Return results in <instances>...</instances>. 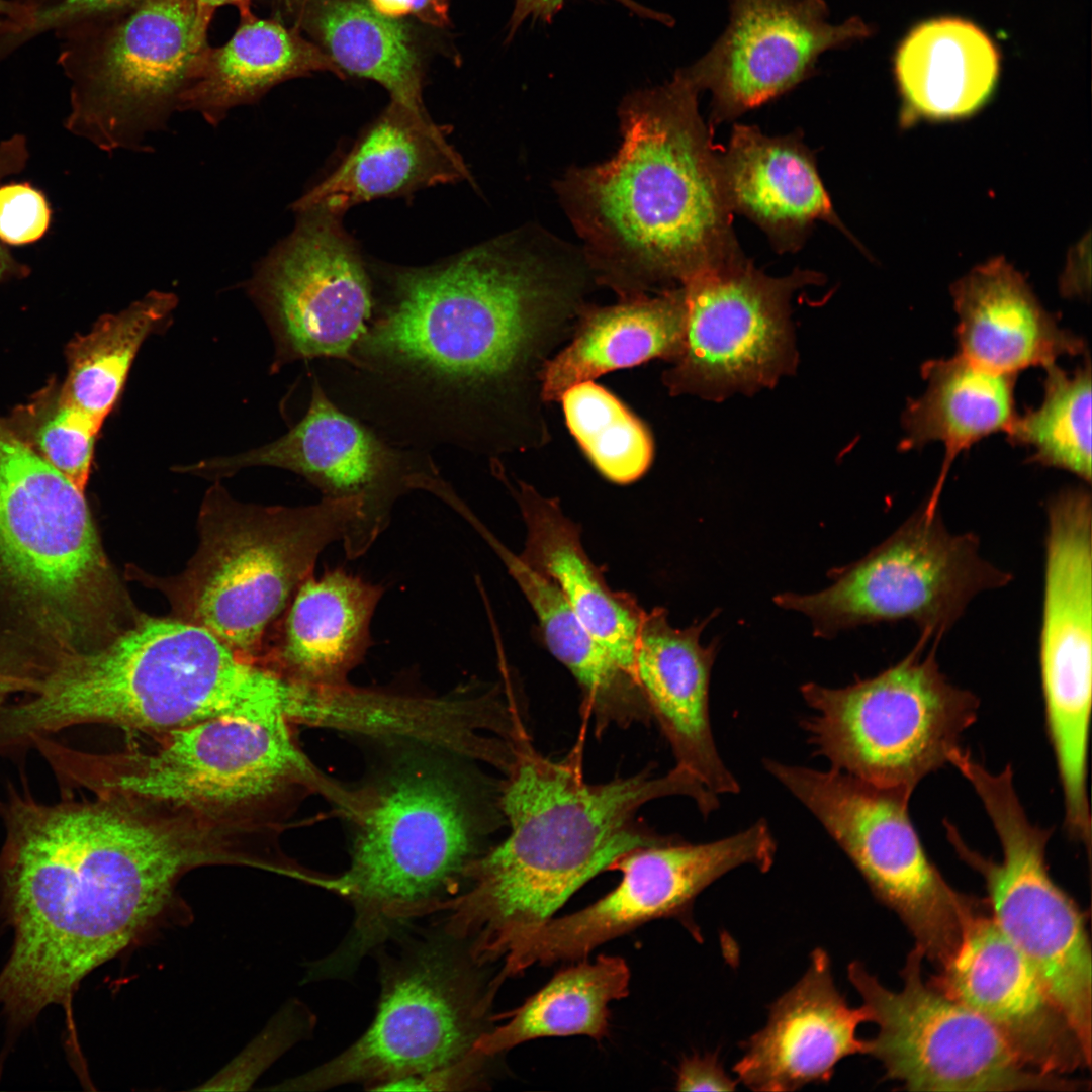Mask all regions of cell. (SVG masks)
Here are the masks:
<instances>
[{
  "label": "cell",
  "instance_id": "83f0119b",
  "mask_svg": "<svg viewBox=\"0 0 1092 1092\" xmlns=\"http://www.w3.org/2000/svg\"><path fill=\"white\" fill-rule=\"evenodd\" d=\"M720 165L731 210L758 224L779 251L798 249L816 220L842 226L800 138L734 125Z\"/></svg>",
  "mask_w": 1092,
  "mask_h": 1092
},
{
  "label": "cell",
  "instance_id": "8992f818",
  "mask_svg": "<svg viewBox=\"0 0 1092 1092\" xmlns=\"http://www.w3.org/2000/svg\"><path fill=\"white\" fill-rule=\"evenodd\" d=\"M140 615L84 491L0 418V651L43 674Z\"/></svg>",
  "mask_w": 1092,
  "mask_h": 1092
},
{
  "label": "cell",
  "instance_id": "44dd1931",
  "mask_svg": "<svg viewBox=\"0 0 1092 1092\" xmlns=\"http://www.w3.org/2000/svg\"><path fill=\"white\" fill-rule=\"evenodd\" d=\"M250 466L294 472L315 486L323 497L360 499L362 520L344 548L351 559L372 545L387 526L391 509L401 495L424 489L431 478L439 475L429 452L385 441L337 406L313 376L306 413L282 437L244 453L178 467L177 471L222 477Z\"/></svg>",
  "mask_w": 1092,
  "mask_h": 1092
},
{
  "label": "cell",
  "instance_id": "d6986e66",
  "mask_svg": "<svg viewBox=\"0 0 1092 1092\" xmlns=\"http://www.w3.org/2000/svg\"><path fill=\"white\" fill-rule=\"evenodd\" d=\"M1038 661L1061 788L1085 789L1092 707V499L1072 486L1045 504Z\"/></svg>",
  "mask_w": 1092,
  "mask_h": 1092
},
{
  "label": "cell",
  "instance_id": "4dcf8cb0",
  "mask_svg": "<svg viewBox=\"0 0 1092 1092\" xmlns=\"http://www.w3.org/2000/svg\"><path fill=\"white\" fill-rule=\"evenodd\" d=\"M892 65L906 125L979 111L995 92L1001 54L971 20L942 16L914 25L899 42Z\"/></svg>",
  "mask_w": 1092,
  "mask_h": 1092
},
{
  "label": "cell",
  "instance_id": "8d00e7d4",
  "mask_svg": "<svg viewBox=\"0 0 1092 1092\" xmlns=\"http://www.w3.org/2000/svg\"><path fill=\"white\" fill-rule=\"evenodd\" d=\"M177 302L175 294L153 290L119 312L100 316L90 332L76 336L66 347L68 373L59 386L60 400L102 426L122 393L142 344Z\"/></svg>",
  "mask_w": 1092,
  "mask_h": 1092
},
{
  "label": "cell",
  "instance_id": "7402d4cb",
  "mask_svg": "<svg viewBox=\"0 0 1092 1092\" xmlns=\"http://www.w3.org/2000/svg\"><path fill=\"white\" fill-rule=\"evenodd\" d=\"M728 21L684 73L711 95V122L730 121L791 91L821 57L874 33L860 16L833 22L826 0H727Z\"/></svg>",
  "mask_w": 1092,
  "mask_h": 1092
},
{
  "label": "cell",
  "instance_id": "603a6c76",
  "mask_svg": "<svg viewBox=\"0 0 1092 1092\" xmlns=\"http://www.w3.org/2000/svg\"><path fill=\"white\" fill-rule=\"evenodd\" d=\"M931 981L989 1021L1028 1066L1069 1076L1090 1067L1087 1053L1039 974L980 915L952 959Z\"/></svg>",
  "mask_w": 1092,
  "mask_h": 1092
},
{
  "label": "cell",
  "instance_id": "f907efd6",
  "mask_svg": "<svg viewBox=\"0 0 1092 1092\" xmlns=\"http://www.w3.org/2000/svg\"><path fill=\"white\" fill-rule=\"evenodd\" d=\"M275 1V0H274ZM289 11H299L309 0H276Z\"/></svg>",
  "mask_w": 1092,
  "mask_h": 1092
},
{
  "label": "cell",
  "instance_id": "ffe728a7",
  "mask_svg": "<svg viewBox=\"0 0 1092 1092\" xmlns=\"http://www.w3.org/2000/svg\"><path fill=\"white\" fill-rule=\"evenodd\" d=\"M294 212L293 231L257 262L246 283L273 335V370L299 360L345 359L373 303L371 271L341 215Z\"/></svg>",
  "mask_w": 1092,
  "mask_h": 1092
},
{
  "label": "cell",
  "instance_id": "bcb514c9",
  "mask_svg": "<svg viewBox=\"0 0 1092 1092\" xmlns=\"http://www.w3.org/2000/svg\"><path fill=\"white\" fill-rule=\"evenodd\" d=\"M29 158L27 140L14 134L0 143V182L7 176L20 173ZM31 269L15 259L8 248L0 242V283L28 276Z\"/></svg>",
  "mask_w": 1092,
  "mask_h": 1092
},
{
  "label": "cell",
  "instance_id": "2e32d148",
  "mask_svg": "<svg viewBox=\"0 0 1092 1092\" xmlns=\"http://www.w3.org/2000/svg\"><path fill=\"white\" fill-rule=\"evenodd\" d=\"M915 945L900 976L885 987L858 961L848 980L861 997L868 1021L878 1026L866 1054L881 1062L887 1079L913 1091H1080L1089 1082L1040 1072L1024 1063L979 1013L923 976Z\"/></svg>",
  "mask_w": 1092,
  "mask_h": 1092
},
{
  "label": "cell",
  "instance_id": "6da1fadb",
  "mask_svg": "<svg viewBox=\"0 0 1092 1092\" xmlns=\"http://www.w3.org/2000/svg\"><path fill=\"white\" fill-rule=\"evenodd\" d=\"M371 277L364 333L313 373L337 406L390 444L429 453L494 458L549 440L542 373L588 305L577 252L524 228Z\"/></svg>",
  "mask_w": 1092,
  "mask_h": 1092
},
{
  "label": "cell",
  "instance_id": "4316f807",
  "mask_svg": "<svg viewBox=\"0 0 1092 1092\" xmlns=\"http://www.w3.org/2000/svg\"><path fill=\"white\" fill-rule=\"evenodd\" d=\"M950 291L958 354L982 367L1016 375L1060 356L1088 354L1085 341L1059 326L1004 258L972 269Z\"/></svg>",
  "mask_w": 1092,
  "mask_h": 1092
},
{
  "label": "cell",
  "instance_id": "7a4b0ae2",
  "mask_svg": "<svg viewBox=\"0 0 1092 1092\" xmlns=\"http://www.w3.org/2000/svg\"><path fill=\"white\" fill-rule=\"evenodd\" d=\"M4 817L1 881L15 936L0 1005L17 1020L68 1003L162 911L182 874L230 856L222 826L112 796L44 805L14 795Z\"/></svg>",
  "mask_w": 1092,
  "mask_h": 1092
},
{
  "label": "cell",
  "instance_id": "ac0fdd59",
  "mask_svg": "<svg viewBox=\"0 0 1092 1092\" xmlns=\"http://www.w3.org/2000/svg\"><path fill=\"white\" fill-rule=\"evenodd\" d=\"M819 277L800 270L770 277L738 252L685 281L684 345L663 373L670 393L720 400L772 386L793 372L790 299Z\"/></svg>",
  "mask_w": 1092,
  "mask_h": 1092
},
{
  "label": "cell",
  "instance_id": "5bb4252c",
  "mask_svg": "<svg viewBox=\"0 0 1092 1092\" xmlns=\"http://www.w3.org/2000/svg\"><path fill=\"white\" fill-rule=\"evenodd\" d=\"M763 765L822 824L924 958L943 968L983 913L981 902L952 888L927 855L909 815L912 795L833 768L772 759Z\"/></svg>",
  "mask_w": 1092,
  "mask_h": 1092
},
{
  "label": "cell",
  "instance_id": "f6af8a7d",
  "mask_svg": "<svg viewBox=\"0 0 1092 1092\" xmlns=\"http://www.w3.org/2000/svg\"><path fill=\"white\" fill-rule=\"evenodd\" d=\"M567 0H515L514 9L509 21L507 39H511L516 31L527 19L541 20L551 23L554 16L562 9ZM626 7L639 17L657 21L663 25L672 26V16L646 7L635 0H613Z\"/></svg>",
  "mask_w": 1092,
  "mask_h": 1092
},
{
  "label": "cell",
  "instance_id": "cb8c5ba5",
  "mask_svg": "<svg viewBox=\"0 0 1092 1092\" xmlns=\"http://www.w3.org/2000/svg\"><path fill=\"white\" fill-rule=\"evenodd\" d=\"M766 1025L742 1043L732 1070L754 1091H793L827 1083L842 1059L866 1054L858 1025L868 1021L835 986L830 959L815 948L803 977L768 1007Z\"/></svg>",
  "mask_w": 1092,
  "mask_h": 1092
},
{
  "label": "cell",
  "instance_id": "7c38bea8",
  "mask_svg": "<svg viewBox=\"0 0 1092 1092\" xmlns=\"http://www.w3.org/2000/svg\"><path fill=\"white\" fill-rule=\"evenodd\" d=\"M919 637L900 661L844 688L801 687L811 714L802 729L831 768L913 794L978 718L979 698L954 686L936 660L938 644Z\"/></svg>",
  "mask_w": 1092,
  "mask_h": 1092
},
{
  "label": "cell",
  "instance_id": "ee69618b",
  "mask_svg": "<svg viewBox=\"0 0 1092 1092\" xmlns=\"http://www.w3.org/2000/svg\"><path fill=\"white\" fill-rule=\"evenodd\" d=\"M738 1081L724 1070L718 1053L694 1054L682 1059L676 1072L678 1091H734Z\"/></svg>",
  "mask_w": 1092,
  "mask_h": 1092
},
{
  "label": "cell",
  "instance_id": "4fadbf2b",
  "mask_svg": "<svg viewBox=\"0 0 1092 1092\" xmlns=\"http://www.w3.org/2000/svg\"><path fill=\"white\" fill-rule=\"evenodd\" d=\"M951 765L978 795L1002 858L993 860L971 848L948 821L946 837L959 857L982 876L994 923L1039 974L1092 1056L1091 944L1083 913L1050 875L1046 846L1053 829L1027 816L1010 764L994 774L962 750Z\"/></svg>",
  "mask_w": 1092,
  "mask_h": 1092
},
{
  "label": "cell",
  "instance_id": "f1b7e54d",
  "mask_svg": "<svg viewBox=\"0 0 1092 1092\" xmlns=\"http://www.w3.org/2000/svg\"><path fill=\"white\" fill-rule=\"evenodd\" d=\"M381 585L343 568L310 574L295 590L266 664L294 680L348 684L371 645L370 622Z\"/></svg>",
  "mask_w": 1092,
  "mask_h": 1092
},
{
  "label": "cell",
  "instance_id": "d4e9b609",
  "mask_svg": "<svg viewBox=\"0 0 1092 1092\" xmlns=\"http://www.w3.org/2000/svg\"><path fill=\"white\" fill-rule=\"evenodd\" d=\"M706 621L678 629L663 608L645 612L636 652L635 676L679 766L712 793L736 794L739 783L724 764L709 716V685L717 641L703 646Z\"/></svg>",
  "mask_w": 1092,
  "mask_h": 1092
},
{
  "label": "cell",
  "instance_id": "f35d334b",
  "mask_svg": "<svg viewBox=\"0 0 1092 1092\" xmlns=\"http://www.w3.org/2000/svg\"><path fill=\"white\" fill-rule=\"evenodd\" d=\"M1045 368L1043 399L1016 416L1006 432L1011 445L1028 446V462L1066 470L1091 483V364L1068 374L1053 363Z\"/></svg>",
  "mask_w": 1092,
  "mask_h": 1092
},
{
  "label": "cell",
  "instance_id": "74e56055",
  "mask_svg": "<svg viewBox=\"0 0 1092 1092\" xmlns=\"http://www.w3.org/2000/svg\"><path fill=\"white\" fill-rule=\"evenodd\" d=\"M299 12L340 70L376 81L394 102L423 110L417 57L403 26L392 17L355 0H331Z\"/></svg>",
  "mask_w": 1092,
  "mask_h": 1092
},
{
  "label": "cell",
  "instance_id": "1f68e13d",
  "mask_svg": "<svg viewBox=\"0 0 1092 1092\" xmlns=\"http://www.w3.org/2000/svg\"><path fill=\"white\" fill-rule=\"evenodd\" d=\"M685 330L681 286L620 299L613 305H587L569 340L543 370L544 401H558L571 386L613 370L653 359L675 361Z\"/></svg>",
  "mask_w": 1092,
  "mask_h": 1092
},
{
  "label": "cell",
  "instance_id": "277c9868",
  "mask_svg": "<svg viewBox=\"0 0 1092 1092\" xmlns=\"http://www.w3.org/2000/svg\"><path fill=\"white\" fill-rule=\"evenodd\" d=\"M700 93L681 68L630 92L616 155L568 170L556 185L596 283L620 299L681 285L739 252Z\"/></svg>",
  "mask_w": 1092,
  "mask_h": 1092
},
{
  "label": "cell",
  "instance_id": "ab89813d",
  "mask_svg": "<svg viewBox=\"0 0 1092 1092\" xmlns=\"http://www.w3.org/2000/svg\"><path fill=\"white\" fill-rule=\"evenodd\" d=\"M560 401L570 433L605 478L628 484L645 474L654 455L652 436L616 395L584 381L568 388Z\"/></svg>",
  "mask_w": 1092,
  "mask_h": 1092
},
{
  "label": "cell",
  "instance_id": "8fae6325",
  "mask_svg": "<svg viewBox=\"0 0 1092 1092\" xmlns=\"http://www.w3.org/2000/svg\"><path fill=\"white\" fill-rule=\"evenodd\" d=\"M195 0H144L54 32L71 82L65 127L102 151H146L168 128L209 46Z\"/></svg>",
  "mask_w": 1092,
  "mask_h": 1092
},
{
  "label": "cell",
  "instance_id": "52a82bcc",
  "mask_svg": "<svg viewBox=\"0 0 1092 1092\" xmlns=\"http://www.w3.org/2000/svg\"><path fill=\"white\" fill-rule=\"evenodd\" d=\"M472 785L434 756L413 755L360 790L350 864L317 880L354 910L347 937L316 963L322 976L348 975L406 922L444 912L462 891L493 825Z\"/></svg>",
  "mask_w": 1092,
  "mask_h": 1092
},
{
  "label": "cell",
  "instance_id": "f546056e",
  "mask_svg": "<svg viewBox=\"0 0 1092 1092\" xmlns=\"http://www.w3.org/2000/svg\"><path fill=\"white\" fill-rule=\"evenodd\" d=\"M512 489L527 532L520 557L555 584L592 636L636 678V645L646 611L632 595L608 586L582 546L578 526L557 499L520 481Z\"/></svg>",
  "mask_w": 1092,
  "mask_h": 1092
},
{
  "label": "cell",
  "instance_id": "7bdbcfd3",
  "mask_svg": "<svg viewBox=\"0 0 1092 1092\" xmlns=\"http://www.w3.org/2000/svg\"><path fill=\"white\" fill-rule=\"evenodd\" d=\"M32 13V22L15 40L13 50L46 31L124 12L144 0H16Z\"/></svg>",
  "mask_w": 1092,
  "mask_h": 1092
},
{
  "label": "cell",
  "instance_id": "5b68a950",
  "mask_svg": "<svg viewBox=\"0 0 1092 1092\" xmlns=\"http://www.w3.org/2000/svg\"><path fill=\"white\" fill-rule=\"evenodd\" d=\"M31 694L4 712L17 742L83 723L158 736L220 717L292 723L299 686L202 627L141 614L105 645L51 668Z\"/></svg>",
  "mask_w": 1092,
  "mask_h": 1092
},
{
  "label": "cell",
  "instance_id": "b9f144b4",
  "mask_svg": "<svg viewBox=\"0 0 1092 1092\" xmlns=\"http://www.w3.org/2000/svg\"><path fill=\"white\" fill-rule=\"evenodd\" d=\"M53 210L46 193L28 181L0 184V242L21 247L41 240Z\"/></svg>",
  "mask_w": 1092,
  "mask_h": 1092
},
{
  "label": "cell",
  "instance_id": "484cf974",
  "mask_svg": "<svg viewBox=\"0 0 1092 1092\" xmlns=\"http://www.w3.org/2000/svg\"><path fill=\"white\" fill-rule=\"evenodd\" d=\"M461 156L423 110L397 102L373 122L339 166L291 208L341 215L353 205L470 180Z\"/></svg>",
  "mask_w": 1092,
  "mask_h": 1092
},
{
  "label": "cell",
  "instance_id": "d6a6232c",
  "mask_svg": "<svg viewBox=\"0 0 1092 1092\" xmlns=\"http://www.w3.org/2000/svg\"><path fill=\"white\" fill-rule=\"evenodd\" d=\"M342 71L330 56L276 19H240L222 46L200 56L178 111L200 114L219 125L235 108L258 102L274 86L314 72Z\"/></svg>",
  "mask_w": 1092,
  "mask_h": 1092
},
{
  "label": "cell",
  "instance_id": "7dc6e473",
  "mask_svg": "<svg viewBox=\"0 0 1092 1092\" xmlns=\"http://www.w3.org/2000/svg\"><path fill=\"white\" fill-rule=\"evenodd\" d=\"M32 22L31 11L16 0H0V60L13 52L16 38Z\"/></svg>",
  "mask_w": 1092,
  "mask_h": 1092
},
{
  "label": "cell",
  "instance_id": "9a60e30c",
  "mask_svg": "<svg viewBox=\"0 0 1092 1092\" xmlns=\"http://www.w3.org/2000/svg\"><path fill=\"white\" fill-rule=\"evenodd\" d=\"M834 582L809 595L783 593L778 606L806 615L815 636L860 625L909 621L939 643L979 594L1012 575L986 560L973 533H951L938 506L925 502L861 559L834 570Z\"/></svg>",
  "mask_w": 1092,
  "mask_h": 1092
},
{
  "label": "cell",
  "instance_id": "30bf717a",
  "mask_svg": "<svg viewBox=\"0 0 1092 1092\" xmlns=\"http://www.w3.org/2000/svg\"><path fill=\"white\" fill-rule=\"evenodd\" d=\"M489 966L443 927L384 951L369 1027L338 1056L282 1088L320 1091L356 1083L379 1091L402 1079L495 1058L476 1049L494 1026V998L505 981L499 972L490 975Z\"/></svg>",
  "mask_w": 1092,
  "mask_h": 1092
},
{
  "label": "cell",
  "instance_id": "c3c4849f",
  "mask_svg": "<svg viewBox=\"0 0 1092 1092\" xmlns=\"http://www.w3.org/2000/svg\"><path fill=\"white\" fill-rule=\"evenodd\" d=\"M36 677L18 662L0 651V706L13 693L32 692Z\"/></svg>",
  "mask_w": 1092,
  "mask_h": 1092
},
{
  "label": "cell",
  "instance_id": "9c48e42d",
  "mask_svg": "<svg viewBox=\"0 0 1092 1092\" xmlns=\"http://www.w3.org/2000/svg\"><path fill=\"white\" fill-rule=\"evenodd\" d=\"M291 725L213 718L159 735L153 750L72 753L70 767L96 795L220 822L270 826L269 812L297 792L320 793L340 811L347 809L352 790L308 760Z\"/></svg>",
  "mask_w": 1092,
  "mask_h": 1092
},
{
  "label": "cell",
  "instance_id": "60d3db41",
  "mask_svg": "<svg viewBox=\"0 0 1092 1092\" xmlns=\"http://www.w3.org/2000/svg\"><path fill=\"white\" fill-rule=\"evenodd\" d=\"M8 421L44 461L85 490L102 426L62 402L53 381Z\"/></svg>",
  "mask_w": 1092,
  "mask_h": 1092
},
{
  "label": "cell",
  "instance_id": "e575fe53",
  "mask_svg": "<svg viewBox=\"0 0 1092 1092\" xmlns=\"http://www.w3.org/2000/svg\"><path fill=\"white\" fill-rule=\"evenodd\" d=\"M924 393L910 399L902 417L904 451L940 441L945 456L929 496L938 502L948 470L964 450L981 439L1007 432L1016 418V375L982 367L957 354L922 364Z\"/></svg>",
  "mask_w": 1092,
  "mask_h": 1092
},
{
  "label": "cell",
  "instance_id": "3957f363",
  "mask_svg": "<svg viewBox=\"0 0 1092 1092\" xmlns=\"http://www.w3.org/2000/svg\"><path fill=\"white\" fill-rule=\"evenodd\" d=\"M513 743L498 794L510 832L470 864L442 925L487 965L500 961L517 936L555 916L618 857L673 839L639 823L642 806L686 796L707 816L719 805L717 795L676 765L662 776L644 769L594 784L583 776L582 742L561 760L541 754L527 731Z\"/></svg>",
  "mask_w": 1092,
  "mask_h": 1092
},
{
  "label": "cell",
  "instance_id": "681fc988",
  "mask_svg": "<svg viewBox=\"0 0 1092 1092\" xmlns=\"http://www.w3.org/2000/svg\"><path fill=\"white\" fill-rule=\"evenodd\" d=\"M202 21L209 24L217 8L232 5L238 9L240 19H247L255 14L252 11L253 0H195Z\"/></svg>",
  "mask_w": 1092,
  "mask_h": 1092
},
{
  "label": "cell",
  "instance_id": "e0dca14e",
  "mask_svg": "<svg viewBox=\"0 0 1092 1092\" xmlns=\"http://www.w3.org/2000/svg\"><path fill=\"white\" fill-rule=\"evenodd\" d=\"M776 841L767 823L720 840L691 844L675 839L637 847L618 857L608 871H619L618 885L588 906L553 916L517 936L502 958L500 975L516 977L532 966L572 963L598 946L657 919L679 921L702 941L693 918L697 896L731 870L752 864L767 872Z\"/></svg>",
  "mask_w": 1092,
  "mask_h": 1092
},
{
  "label": "cell",
  "instance_id": "ba28073f",
  "mask_svg": "<svg viewBox=\"0 0 1092 1092\" xmlns=\"http://www.w3.org/2000/svg\"><path fill=\"white\" fill-rule=\"evenodd\" d=\"M360 499L323 497L304 507H264L205 493L199 545L185 570L142 582L163 592L175 618L202 627L239 654L259 660L267 628L312 574L322 551L356 532Z\"/></svg>",
  "mask_w": 1092,
  "mask_h": 1092
},
{
  "label": "cell",
  "instance_id": "d590c367",
  "mask_svg": "<svg viewBox=\"0 0 1092 1092\" xmlns=\"http://www.w3.org/2000/svg\"><path fill=\"white\" fill-rule=\"evenodd\" d=\"M522 1005L497 1018L476 1049L498 1058L524 1042L551 1036L585 1035L602 1040L609 1035L610 1008L629 994L631 971L618 956L602 954L573 962Z\"/></svg>",
  "mask_w": 1092,
  "mask_h": 1092
},
{
  "label": "cell",
  "instance_id": "836d02e7",
  "mask_svg": "<svg viewBox=\"0 0 1092 1092\" xmlns=\"http://www.w3.org/2000/svg\"><path fill=\"white\" fill-rule=\"evenodd\" d=\"M470 524L506 565L533 609L551 654L576 680L582 712L597 734L652 718L637 679L619 665L582 625L555 584L510 551L478 520Z\"/></svg>",
  "mask_w": 1092,
  "mask_h": 1092
}]
</instances>
